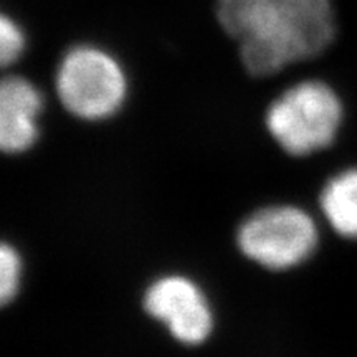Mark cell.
<instances>
[{
  "label": "cell",
  "mask_w": 357,
  "mask_h": 357,
  "mask_svg": "<svg viewBox=\"0 0 357 357\" xmlns=\"http://www.w3.org/2000/svg\"><path fill=\"white\" fill-rule=\"evenodd\" d=\"M142 306L182 344H202L213 331L211 301L197 281L185 275H164L154 280L144 291Z\"/></svg>",
  "instance_id": "5"
},
{
  "label": "cell",
  "mask_w": 357,
  "mask_h": 357,
  "mask_svg": "<svg viewBox=\"0 0 357 357\" xmlns=\"http://www.w3.org/2000/svg\"><path fill=\"white\" fill-rule=\"evenodd\" d=\"M319 243L314 218L291 204L258 208L240 223L236 245L243 257L271 271H287L312 257Z\"/></svg>",
  "instance_id": "4"
},
{
  "label": "cell",
  "mask_w": 357,
  "mask_h": 357,
  "mask_svg": "<svg viewBox=\"0 0 357 357\" xmlns=\"http://www.w3.org/2000/svg\"><path fill=\"white\" fill-rule=\"evenodd\" d=\"M22 270L24 263L19 250L10 243H3L0 248V301L3 306L15 300L20 291Z\"/></svg>",
  "instance_id": "8"
},
{
  "label": "cell",
  "mask_w": 357,
  "mask_h": 357,
  "mask_svg": "<svg viewBox=\"0 0 357 357\" xmlns=\"http://www.w3.org/2000/svg\"><path fill=\"white\" fill-rule=\"evenodd\" d=\"M217 19L252 77L321 55L336 32L329 0H217Z\"/></svg>",
  "instance_id": "1"
},
{
  "label": "cell",
  "mask_w": 357,
  "mask_h": 357,
  "mask_svg": "<svg viewBox=\"0 0 357 357\" xmlns=\"http://www.w3.org/2000/svg\"><path fill=\"white\" fill-rule=\"evenodd\" d=\"M25 50V35L15 20L0 17V61L3 66L15 63Z\"/></svg>",
  "instance_id": "9"
},
{
  "label": "cell",
  "mask_w": 357,
  "mask_h": 357,
  "mask_svg": "<svg viewBox=\"0 0 357 357\" xmlns=\"http://www.w3.org/2000/svg\"><path fill=\"white\" fill-rule=\"evenodd\" d=\"M344 108L337 93L323 82L307 79L276 96L265 113L266 131L284 153L306 158L337 137Z\"/></svg>",
  "instance_id": "2"
},
{
  "label": "cell",
  "mask_w": 357,
  "mask_h": 357,
  "mask_svg": "<svg viewBox=\"0 0 357 357\" xmlns=\"http://www.w3.org/2000/svg\"><path fill=\"white\" fill-rule=\"evenodd\" d=\"M56 96L61 106L83 121L113 118L128 98V77L121 63L101 48L78 45L58 63Z\"/></svg>",
  "instance_id": "3"
},
{
  "label": "cell",
  "mask_w": 357,
  "mask_h": 357,
  "mask_svg": "<svg viewBox=\"0 0 357 357\" xmlns=\"http://www.w3.org/2000/svg\"><path fill=\"white\" fill-rule=\"evenodd\" d=\"M319 205L336 234L357 240V167L329 178L321 190Z\"/></svg>",
  "instance_id": "7"
},
{
  "label": "cell",
  "mask_w": 357,
  "mask_h": 357,
  "mask_svg": "<svg viewBox=\"0 0 357 357\" xmlns=\"http://www.w3.org/2000/svg\"><path fill=\"white\" fill-rule=\"evenodd\" d=\"M42 91L22 77H7L0 86V147L6 154H22L37 144Z\"/></svg>",
  "instance_id": "6"
}]
</instances>
